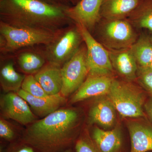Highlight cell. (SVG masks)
Wrapping results in <instances>:
<instances>
[{
  "mask_svg": "<svg viewBox=\"0 0 152 152\" xmlns=\"http://www.w3.org/2000/svg\"><path fill=\"white\" fill-rule=\"evenodd\" d=\"M65 8L42 0H0L2 21L20 27L53 30L69 18Z\"/></svg>",
  "mask_w": 152,
  "mask_h": 152,
  "instance_id": "2",
  "label": "cell"
},
{
  "mask_svg": "<svg viewBox=\"0 0 152 152\" xmlns=\"http://www.w3.org/2000/svg\"><path fill=\"white\" fill-rule=\"evenodd\" d=\"M87 63V49L79 48L62 68L63 86L61 94L65 97L75 93L88 75Z\"/></svg>",
  "mask_w": 152,
  "mask_h": 152,
  "instance_id": "7",
  "label": "cell"
},
{
  "mask_svg": "<svg viewBox=\"0 0 152 152\" xmlns=\"http://www.w3.org/2000/svg\"><path fill=\"white\" fill-rule=\"evenodd\" d=\"M31 107L36 115L46 117L58 110L66 102V97L61 94L49 95L45 97H37L20 89L16 92Z\"/></svg>",
  "mask_w": 152,
  "mask_h": 152,
  "instance_id": "14",
  "label": "cell"
},
{
  "mask_svg": "<svg viewBox=\"0 0 152 152\" xmlns=\"http://www.w3.org/2000/svg\"><path fill=\"white\" fill-rule=\"evenodd\" d=\"M115 107L107 96H102L95 101L88 114L89 122L104 129L113 127L116 120Z\"/></svg>",
  "mask_w": 152,
  "mask_h": 152,
  "instance_id": "12",
  "label": "cell"
},
{
  "mask_svg": "<svg viewBox=\"0 0 152 152\" xmlns=\"http://www.w3.org/2000/svg\"><path fill=\"white\" fill-rule=\"evenodd\" d=\"M91 137L102 152H121L122 136L118 126L110 131L95 127Z\"/></svg>",
  "mask_w": 152,
  "mask_h": 152,
  "instance_id": "18",
  "label": "cell"
},
{
  "mask_svg": "<svg viewBox=\"0 0 152 152\" xmlns=\"http://www.w3.org/2000/svg\"><path fill=\"white\" fill-rule=\"evenodd\" d=\"M150 38H151V41L152 42V36H151V37H150ZM150 67H151V69H152V62L151 64V66H150Z\"/></svg>",
  "mask_w": 152,
  "mask_h": 152,
  "instance_id": "32",
  "label": "cell"
},
{
  "mask_svg": "<svg viewBox=\"0 0 152 152\" xmlns=\"http://www.w3.org/2000/svg\"><path fill=\"white\" fill-rule=\"evenodd\" d=\"M77 25L86 47L88 75L112 76L114 69L108 50L95 39L88 29L82 25Z\"/></svg>",
  "mask_w": 152,
  "mask_h": 152,
  "instance_id": "6",
  "label": "cell"
},
{
  "mask_svg": "<svg viewBox=\"0 0 152 152\" xmlns=\"http://www.w3.org/2000/svg\"><path fill=\"white\" fill-rule=\"evenodd\" d=\"M144 108L146 113L152 123V96L145 103Z\"/></svg>",
  "mask_w": 152,
  "mask_h": 152,
  "instance_id": "28",
  "label": "cell"
},
{
  "mask_svg": "<svg viewBox=\"0 0 152 152\" xmlns=\"http://www.w3.org/2000/svg\"><path fill=\"white\" fill-rule=\"evenodd\" d=\"M131 48L139 66H151L152 62V42L150 37L141 36Z\"/></svg>",
  "mask_w": 152,
  "mask_h": 152,
  "instance_id": "20",
  "label": "cell"
},
{
  "mask_svg": "<svg viewBox=\"0 0 152 152\" xmlns=\"http://www.w3.org/2000/svg\"><path fill=\"white\" fill-rule=\"evenodd\" d=\"M63 152H73V151L72 149H71V148H70L66 150V151H64Z\"/></svg>",
  "mask_w": 152,
  "mask_h": 152,
  "instance_id": "31",
  "label": "cell"
},
{
  "mask_svg": "<svg viewBox=\"0 0 152 152\" xmlns=\"http://www.w3.org/2000/svg\"><path fill=\"white\" fill-rule=\"evenodd\" d=\"M130 137V152L152 151V127L138 121H131L127 124Z\"/></svg>",
  "mask_w": 152,
  "mask_h": 152,
  "instance_id": "17",
  "label": "cell"
},
{
  "mask_svg": "<svg viewBox=\"0 0 152 152\" xmlns=\"http://www.w3.org/2000/svg\"><path fill=\"white\" fill-rule=\"evenodd\" d=\"M114 79L112 76L88 75L82 86L75 93L70 102L73 104L88 98L107 95Z\"/></svg>",
  "mask_w": 152,
  "mask_h": 152,
  "instance_id": "11",
  "label": "cell"
},
{
  "mask_svg": "<svg viewBox=\"0 0 152 152\" xmlns=\"http://www.w3.org/2000/svg\"><path fill=\"white\" fill-rule=\"evenodd\" d=\"M0 32L4 39L2 48L8 51L37 44H51L60 37L53 30L14 26L2 21Z\"/></svg>",
  "mask_w": 152,
  "mask_h": 152,
  "instance_id": "3",
  "label": "cell"
},
{
  "mask_svg": "<svg viewBox=\"0 0 152 152\" xmlns=\"http://www.w3.org/2000/svg\"><path fill=\"white\" fill-rule=\"evenodd\" d=\"M7 152H39L35 148L20 141L18 144L13 145Z\"/></svg>",
  "mask_w": 152,
  "mask_h": 152,
  "instance_id": "27",
  "label": "cell"
},
{
  "mask_svg": "<svg viewBox=\"0 0 152 152\" xmlns=\"http://www.w3.org/2000/svg\"><path fill=\"white\" fill-rule=\"evenodd\" d=\"M128 20L133 26L152 31V0H142Z\"/></svg>",
  "mask_w": 152,
  "mask_h": 152,
  "instance_id": "19",
  "label": "cell"
},
{
  "mask_svg": "<svg viewBox=\"0 0 152 152\" xmlns=\"http://www.w3.org/2000/svg\"><path fill=\"white\" fill-rule=\"evenodd\" d=\"M108 51L114 70L128 81L137 79L138 65L131 48Z\"/></svg>",
  "mask_w": 152,
  "mask_h": 152,
  "instance_id": "13",
  "label": "cell"
},
{
  "mask_svg": "<svg viewBox=\"0 0 152 152\" xmlns=\"http://www.w3.org/2000/svg\"><path fill=\"white\" fill-rule=\"evenodd\" d=\"M65 1H66V0H64ZM69 1H71L73 2V3H76V4H77L80 0H69Z\"/></svg>",
  "mask_w": 152,
  "mask_h": 152,
  "instance_id": "30",
  "label": "cell"
},
{
  "mask_svg": "<svg viewBox=\"0 0 152 152\" xmlns=\"http://www.w3.org/2000/svg\"><path fill=\"white\" fill-rule=\"evenodd\" d=\"M103 0H80L74 7L64 9L69 18L83 26L89 31L101 20V8Z\"/></svg>",
  "mask_w": 152,
  "mask_h": 152,
  "instance_id": "8",
  "label": "cell"
},
{
  "mask_svg": "<svg viewBox=\"0 0 152 152\" xmlns=\"http://www.w3.org/2000/svg\"><path fill=\"white\" fill-rule=\"evenodd\" d=\"M25 77L17 72L12 63L7 64L1 70V84L5 91H18Z\"/></svg>",
  "mask_w": 152,
  "mask_h": 152,
  "instance_id": "21",
  "label": "cell"
},
{
  "mask_svg": "<svg viewBox=\"0 0 152 152\" xmlns=\"http://www.w3.org/2000/svg\"><path fill=\"white\" fill-rule=\"evenodd\" d=\"M1 107L4 116L24 125L35 121L36 117L28 103L17 93L10 92L1 98Z\"/></svg>",
  "mask_w": 152,
  "mask_h": 152,
  "instance_id": "9",
  "label": "cell"
},
{
  "mask_svg": "<svg viewBox=\"0 0 152 152\" xmlns=\"http://www.w3.org/2000/svg\"><path fill=\"white\" fill-rule=\"evenodd\" d=\"M137 79L142 86L152 94V69L138 66Z\"/></svg>",
  "mask_w": 152,
  "mask_h": 152,
  "instance_id": "25",
  "label": "cell"
},
{
  "mask_svg": "<svg viewBox=\"0 0 152 152\" xmlns=\"http://www.w3.org/2000/svg\"><path fill=\"white\" fill-rule=\"evenodd\" d=\"M142 0H103L101 18L106 20L126 19L137 8Z\"/></svg>",
  "mask_w": 152,
  "mask_h": 152,
  "instance_id": "16",
  "label": "cell"
},
{
  "mask_svg": "<svg viewBox=\"0 0 152 152\" xmlns=\"http://www.w3.org/2000/svg\"><path fill=\"white\" fill-rule=\"evenodd\" d=\"M34 76L47 94H61L63 78L62 68L59 65L50 62L44 66Z\"/></svg>",
  "mask_w": 152,
  "mask_h": 152,
  "instance_id": "15",
  "label": "cell"
},
{
  "mask_svg": "<svg viewBox=\"0 0 152 152\" xmlns=\"http://www.w3.org/2000/svg\"><path fill=\"white\" fill-rule=\"evenodd\" d=\"M76 152H102L88 133L80 136L75 142Z\"/></svg>",
  "mask_w": 152,
  "mask_h": 152,
  "instance_id": "24",
  "label": "cell"
},
{
  "mask_svg": "<svg viewBox=\"0 0 152 152\" xmlns=\"http://www.w3.org/2000/svg\"><path fill=\"white\" fill-rule=\"evenodd\" d=\"M18 61L22 70L30 74L37 72L44 66L45 62L43 58L32 53L22 54L19 56Z\"/></svg>",
  "mask_w": 152,
  "mask_h": 152,
  "instance_id": "22",
  "label": "cell"
},
{
  "mask_svg": "<svg viewBox=\"0 0 152 152\" xmlns=\"http://www.w3.org/2000/svg\"><path fill=\"white\" fill-rule=\"evenodd\" d=\"M21 89L37 97H45L49 96L36 80L34 76L28 75L25 77L22 83Z\"/></svg>",
  "mask_w": 152,
  "mask_h": 152,
  "instance_id": "23",
  "label": "cell"
},
{
  "mask_svg": "<svg viewBox=\"0 0 152 152\" xmlns=\"http://www.w3.org/2000/svg\"><path fill=\"white\" fill-rule=\"evenodd\" d=\"M80 115L75 109H60L28 127L20 141L39 152H63L77 140Z\"/></svg>",
  "mask_w": 152,
  "mask_h": 152,
  "instance_id": "1",
  "label": "cell"
},
{
  "mask_svg": "<svg viewBox=\"0 0 152 152\" xmlns=\"http://www.w3.org/2000/svg\"><path fill=\"white\" fill-rule=\"evenodd\" d=\"M107 96L123 118H138L145 116V98L138 88L130 81L114 78Z\"/></svg>",
  "mask_w": 152,
  "mask_h": 152,
  "instance_id": "4",
  "label": "cell"
},
{
  "mask_svg": "<svg viewBox=\"0 0 152 152\" xmlns=\"http://www.w3.org/2000/svg\"><path fill=\"white\" fill-rule=\"evenodd\" d=\"M103 20L100 28V37L103 45L108 50L129 48L137 40L132 25L126 19Z\"/></svg>",
  "mask_w": 152,
  "mask_h": 152,
  "instance_id": "5",
  "label": "cell"
},
{
  "mask_svg": "<svg viewBox=\"0 0 152 152\" xmlns=\"http://www.w3.org/2000/svg\"><path fill=\"white\" fill-rule=\"evenodd\" d=\"M82 39L78 30H69L54 42L50 49V62L60 65L66 62L78 49Z\"/></svg>",
  "mask_w": 152,
  "mask_h": 152,
  "instance_id": "10",
  "label": "cell"
},
{
  "mask_svg": "<svg viewBox=\"0 0 152 152\" xmlns=\"http://www.w3.org/2000/svg\"><path fill=\"white\" fill-rule=\"evenodd\" d=\"M44 1L49 3V4H52L55 5L60 7H67L65 4L64 0H42Z\"/></svg>",
  "mask_w": 152,
  "mask_h": 152,
  "instance_id": "29",
  "label": "cell"
},
{
  "mask_svg": "<svg viewBox=\"0 0 152 152\" xmlns=\"http://www.w3.org/2000/svg\"><path fill=\"white\" fill-rule=\"evenodd\" d=\"M0 137L10 142H12L16 138L15 134L12 128L5 120H0Z\"/></svg>",
  "mask_w": 152,
  "mask_h": 152,
  "instance_id": "26",
  "label": "cell"
}]
</instances>
